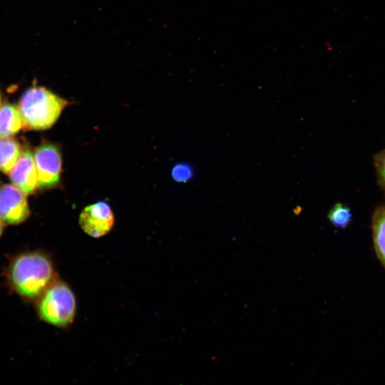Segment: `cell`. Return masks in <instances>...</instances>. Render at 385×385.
Listing matches in <instances>:
<instances>
[{
    "label": "cell",
    "instance_id": "cell-9",
    "mask_svg": "<svg viewBox=\"0 0 385 385\" xmlns=\"http://www.w3.org/2000/svg\"><path fill=\"white\" fill-rule=\"evenodd\" d=\"M18 141L14 139H0V171L9 173L22 153Z\"/></svg>",
    "mask_w": 385,
    "mask_h": 385
},
{
    "label": "cell",
    "instance_id": "cell-11",
    "mask_svg": "<svg viewBox=\"0 0 385 385\" xmlns=\"http://www.w3.org/2000/svg\"><path fill=\"white\" fill-rule=\"evenodd\" d=\"M328 218L334 227L344 228L351 221V210L347 206L342 203H337L330 210Z\"/></svg>",
    "mask_w": 385,
    "mask_h": 385
},
{
    "label": "cell",
    "instance_id": "cell-7",
    "mask_svg": "<svg viewBox=\"0 0 385 385\" xmlns=\"http://www.w3.org/2000/svg\"><path fill=\"white\" fill-rule=\"evenodd\" d=\"M9 173L13 185L26 195L33 193L38 188L34 156L28 148L23 149L18 161Z\"/></svg>",
    "mask_w": 385,
    "mask_h": 385
},
{
    "label": "cell",
    "instance_id": "cell-13",
    "mask_svg": "<svg viewBox=\"0 0 385 385\" xmlns=\"http://www.w3.org/2000/svg\"><path fill=\"white\" fill-rule=\"evenodd\" d=\"M375 165L380 181L385 186V150L381 151L375 159Z\"/></svg>",
    "mask_w": 385,
    "mask_h": 385
},
{
    "label": "cell",
    "instance_id": "cell-6",
    "mask_svg": "<svg viewBox=\"0 0 385 385\" xmlns=\"http://www.w3.org/2000/svg\"><path fill=\"white\" fill-rule=\"evenodd\" d=\"M114 224V215L110 205L98 201L85 207L79 216V225L87 235L101 237L110 232Z\"/></svg>",
    "mask_w": 385,
    "mask_h": 385
},
{
    "label": "cell",
    "instance_id": "cell-8",
    "mask_svg": "<svg viewBox=\"0 0 385 385\" xmlns=\"http://www.w3.org/2000/svg\"><path fill=\"white\" fill-rule=\"evenodd\" d=\"M24 128V121L14 105L5 103L0 107V139L9 138Z\"/></svg>",
    "mask_w": 385,
    "mask_h": 385
},
{
    "label": "cell",
    "instance_id": "cell-10",
    "mask_svg": "<svg viewBox=\"0 0 385 385\" xmlns=\"http://www.w3.org/2000/svg\"><path fill=\"white\" fill-rule=\"evenodd\" d=\"M373 239L376 254L385 266V207L376 210L372 223Z\"/></svg>",
    "mask_w": 385,
    "mask_h": 385
},
{
    "label": "cell",
    "instance_id": "cell-12",
    "mask_svg": "<svg viewBox=\"0 0 385 385\" xmlns=\"http://www.w3.org/2000/svg\"><path fill=\"white\" fill-rule=\"evenodd\" d=\"M193 170L192 167L185 163H180L173 166L171 170V175L175 181L185 183L192 177Z\"/></svg>",
    "mask_w": 385,
    "mask_h": 385
},
{
    "label": "cell",
    "instance_id": "cell-2",
    "mask_svg": "<svg viewBox=\"0 0 385 385\" xmlns=\"http://www.w3.org/2000/svg\"><path fill=\"white\" fill-rule=\"evenodd\" d=\"M68 101L42 86H33L25 91L19 101L24 128L45 130L59 118Z\"/></svg>",
    "mask_w": 385,
    "mask_h": 385
},
{
    "label": "cell",
    "instance_id": "cell-14",
    "mask_svg": "<svg viewBox=\"0 0 385 385\" xmlns=\"http://www.w3.org/2000/svg\"><path fill=\"white\" fill-rule=\"evenodd\" d=\"M3 224H4V222H2V220L0 218V237H1V235L2 234V232H3Z\"/></svg>",
    "mask_w": 385,
    "mask_h": 385
},
{
    "label": "cell",
    "instance_id": "cell-4",
    "mask_svg": "<svg viewBox=\"0 0 385 385\" xmlns=\"http://www.w3.org/2000/svg\"><path fill=\"white\" fill-rule=\"evenodd\" d=\"M38 188H51L59 184L62 170V154L58 145L46 142L34 153Z\"/></svg>",
    "mask_w": 385,
    "mask_h": 385
},
{
    "label": "cell",
    "instance_id": "cell-5",
    "mask_svg": "<svg viewBox=\"0 0 385 385\" xmlns=\"http://www.w3.org/2000/svg\"><path fill=\"white\" fill-rule=\"evenodd\" d=\"M30 215L26 195L15 185L0 187V218L4 223L16 225L25 221Z\"/></svg>",
    "mask_w": 385,
    "mask_h": 385
},
{
    "label": "cell",
    "instance_id": "cell-3",
    "mask_svg": "<svg viewBox=\"0 0 385 385\" xmlns=\"http://www.w3.org/2000/svg\"><path fill=\"white\" fill-rule=\"evenodd\" d=\"M38 313L45 322L66 327L73 320L76 302L73 292L63 282L52 284L41 296Z\"/></svg>",
    "mask_w": 385,
    "mask_h": 385
},
{
    "label": "cell",
    "instance_id": "cell-1",
    "mask_svg": "<svg viewBox=\"0 0 385 385\" xmlns=\"http://www.w3.org/2000/svg\"><path fill=\"white\" fill-rule=\"evenodd\" d=\"M54 270L43 253L27 252L16 256L9 265V279L14 291L27 299L41 297L53 284Z\"/></svg>",
    "mask_w": 385,
    "mask_h": 385
},
{
    "label": "cell",
    "instance_id": "cell-15",
    "mask_svg": "<svg viewBox=\"0 0 385 385\" xmlns=\"http://www.w3.org/2000/svg\"><path fill=\"white\" fill-rule=\"evenodd\" d=\"M0 107H1V95H0Z\"/></svg>",
    "mask_w": 385,
    "mask_h": 385
}]
</instances>
